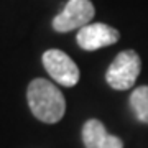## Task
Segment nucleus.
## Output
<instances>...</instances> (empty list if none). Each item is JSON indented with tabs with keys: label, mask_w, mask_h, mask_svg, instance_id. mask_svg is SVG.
I'll return each instance as SVG.
<instances>
[{
	"label": "nucleus",
	"mask_w": 148,
	"mask_h": 148,
	"mask_svg": "<svg viewBox=\"0 0 148 148\" xmlns=\"http://www.w3.org/2000/svg\"><path fill=\"white\" fill-rule=\"evenodd\" d=\"M27 99L32 114L43 123H56L64 117V95L51 81L43 77L33 79L28 86Z\"/></svg>",
	"instance_id": "f257e3e1"
},
{
	"label": "nucleus",
	"mask_w": 148,
	"mask_h": 148,
	"mask_svg": "<svg viewBox=\"0 0 148 148\" xmlns=\"http://www.w3.org/2000/svg\"><path fill=\"white\" fill-rule=\"evenodd\" d=\"M142 71V59L133 49H125L115 56L106 73V81L112 89L127 90L137 82Z\"/></svg>",
	"instance_id": "f03ea898"
},
{
	"label": "nucleus",
	"mask_w": 148,
	"mask_h": 148,
	"mask_svg": "<svg viewBox=\"0 0 148 148\" xmlns=\"http://www.w3.org/2000/svg\"><path fill=\"white\" fill-rule=\"evenodd\" d=\"M95 15V8L90 0H69L63 12L53 18V30L58 33H68L81 30L89 25Z\"/></svg>",
	"instance_id": "7ed1b4c3"
},
{
	"label": "nucleus",
	"mask_w": 148,
	"mask_h": 148,
	"mask_svg": "<svg viewBox=\"0 0 148 148\" xmlns=\"http://www.w3.org/2000/svg\"><path fill=\"white\" fill-rule=\"evenodd\" d=\"M43 66L58 84L73 87L79 81V68L61 49H48L43 53Z\"/></svg>",
	"instance_id": "20e7f679"
},
{
	"label": "nucleus",
	"mask_w": 148,
	"mask_h": 148,
	"mask_svg": "<svg viewBox=\"0 0 148 148\" xmlns=\"http://www.w3.org/2000/svg\"><path fill=\"white\" fill-rule=\"evenodd\" d=\"M120 33L106 23H89L77 32V45L86 51H95L119 41Z\"/></svg>",
	"instance_id": "39448f33"
},
{
	"label": "nucleus",
	"mask_w": 148,
	"mask_h": 148,
	"mask_svg": "<svg viewBox=\"0 0 148 148\" xmlns=\"http://www.w3.org/2000/svg\"><path fill=\"white\" fill-rule=\"evenodd\" d=\"M82 142L86 148H123V142L115 135H110L97 119H90L82 125Z\"/></svg>",
	"instance_id": "423d86ee"
},
{
	"label": "nucleus",
	"mask_w": 148,
	"mask_h": 148,
	"mask_svg": "<svg viewBox=\"0 0 148 148\" xmlns=\"http://www.w3.org/2000/svg\"><path fill=\"white\" fill-rule=\"evenodd\" d=\"M130 109L142 123L148 125V86H140L130 94Z\"/></svg>",
	"instance_id": "0eeeda50"
}]
</instances>
